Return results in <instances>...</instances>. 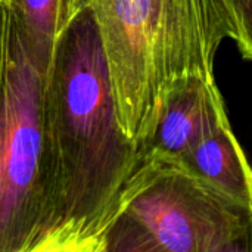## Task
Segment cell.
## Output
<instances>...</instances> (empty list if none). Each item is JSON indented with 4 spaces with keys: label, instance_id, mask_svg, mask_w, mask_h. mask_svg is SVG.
I'll use <instances>...</instances> for the list:
<instances>
[{
    "label": "cell",
    "instance_id": "1",
    "mask_svg": "<svg viewBox=\"0 0 252 252\" xmlns=\"http://www.w3.org/2000/svg\"><path fill=\"white\" fill-rule=\"evenodd\" d=\"M47 179L28 252H103L142 152L121 130L90 7L61 32L44 83Z\"/></svg>",
    "mask_w": 252,
    "mask_h": 252
},
{
    "label": "cell",
    "instance_id": "2",
    "mask_svg": "<svg viewBox=\"0 0 252 252\" xmlns=\"http://www.w3.org/2000/svg\"><path fill=\"white\" fill-rule=\"evenodd\" d=\"M118 121L139 149L182 77H214L227 25L216 0H93Z\"/></svg>",
    "mask_w": 252,
    "mask_h": 252
},
{
    "label": "cell",
    "instance_id": "3",
    "mask_svg": "<svg viewBox=\"0 0 252 252\" xmlns=\"http://www.w3.org/2000/svg\"><path fill=\"white\" fill-rule=\"evenodd\" d=\"M103 252H252V210L179 161L145 152Z\"/></svg>",
    "mask_w": 252,
    "mask_h": 252
},
{
    "label": "cell",
    "instance_id": "4",
    "mask_svg": "<svg viewBox=\"0 0 252 252\" xmlns=\"http://www.w3.org/2000/svg\"><path fill=\"white\" fill-rule=\"evenodd\" d=\"M46 77L0 3V252H28L47 179Z\"/></svg>",
    "mask_w": 252,
    "mask_h": 252
},
{
    "label": "cell",
    "instance_id": "5",
    "mask_svg": "<svg viewBox=\"0 0 252 252\" xmlns=\"http://www.w3.org/2000/svg\"><path fill=\"white\" fill-rule=\"evenodd\" d=\"M229 124L216 77L190 74L170 86L155 130L140 146V152H155L179 161L204 137Z\"/></svg>",
    "mask_w": 252,
    "mask_h": 252
},
{
    "label": "cell",
    "instance_id": "6",
    "mask_svg": "<svg viewBox=\"0 0 252 252\" xmlns=\"http://www.w3.org/2000/svg\"><path fill=\"white\" fill-rule=\"evenodd\" d=\"M179 162L252 210V165L232 124L204 137Z\"/></svg>",
    "mask_w": 252,
    "mask_h": 252
},
{
    "label": "cell",
    "instance_id": "7",
    "mask_svg": "<svg viewBox=\"0 0 252 252\" xmlns=\"http://www.w3.org/2000/svg\"><path fill=\"white\" fill-rule=\"evenodd\" d=\"M15 15L27 49L46 77L62 32L61 0H0Z\"/></svg>",
    "mask_w": 252,
    "mask_h": 252
},
{
    "label": "cell",
    "instance_id": "8",
    "mask_svg": "<svg viewBox=\"0 0 252 252\" xmlns=\"http://www.w3.org/2000/svg\"><path fill=\"white\" fill-rule=\"evenodd\" d=\"M241 55L252 62V0H216Z\"/></svg>",
    "mask_w": 252,
    "mask_h": 252
},
{
    "label": "cell",
    "instance_id": "9",
    "mask_svg": "<svg viewBox=\"0 0 252 252\" xmlns=\"http://www.w3.org/2000/svg\"><path fill=\"white\" fill-rule=\"evenodd\" d=\"M93 0H61V24L62 31L69 25V22L81 13L84 9H87L92 4Z\"/></svg>",
    "mask_w": 252,
    "mask_h": 252
}]
</instances>
